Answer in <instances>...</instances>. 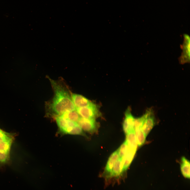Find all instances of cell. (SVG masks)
Instances as JSON below:
<instances>
[{
  "mask_svg": "<svg viewBox=\"0 0 190 190\" xmlns=\"http://www.w3.org/2000/svg\"><path fill=\"white\" fill-rule=\"evenodd\" d=\"M128 144L126 139L118 149L119 157L123 158L127 150Z\"/></svg>",
  "mask_w": 190,
  "mask_h": 190,
  "instance_id": "16",
  "label": "cell"
},
{
  "mask_svg": "<svg viewBox=\"0 0 190 190\" xmlns=\"http://www.w3.org/2000/svg\"><path fill=\"white\" fill-rule=\"evenodd\" d=\"M48 78L53 89L54 95L48 106V112L57 116L66 111L75 110L71 96L68 89L61 83Z\"/></svg>",
  "mask_w": 190,
  "mask_h": 190,
  "instance_id": "1",
  "label": "cell"
},
{
  "mask_svg": "<svg viewBox=\"0 0 190 190\" xmlns=\"http://www.w3.org/2000/svg\"><path fill=\"white\" fill-rule=\"evenodd\" d=\"M146 111L147 116L141 129L146 136L154 126L155 118L153 111L151 108L148 109Z\"/></svg>",
  "mask_w": 190,
  "mask_h": 190,
  "instance_id": "6",
  "label": "cell"
},
{
  "mask_svg": "<svg viewBox=\"0 0 190 190\" xmlns=\"http://www.w3.org/2000/svg\"><path fill=\"white\" fill-rule=\"evenodd\" d=\"M119 157L118 149L114 152L109 158L104 171L101 175L104 179L105 184L107 183L113 166Z\"/></svg>",
  "mask_w": 190,
  "mask_h": 190,
  "instance_id": "4",
  "label": "cell"
},
{
  "mask_svg": "<svg viewBox=\"0 0 190 190\" xmlns=\"http://www.w3.org/2000/svg\"><path fill=\"white\" fill-rule=\"evenodd\" d=\"M71 96L76 108L87 106L92 103L88 99L81 95L73 93Z\"/></svg>",
  "mask_w": 190,
  "mask_h": 190,
  "instance_id": "9",
  "label": "cell"
},
{
  "mask_svg": "<svg viewBox=\"0 0 190 190\" xmlns=\"http://www.w3.org/2000/svg\"><path fill=\"white\" fill-rule=\"evenodd\" d=\"M13 140L11 138L0 143V151L9 153Z\"/></svg>",
  "mask_w": 190,
  "mask_h": 190,
  "instance_id": "15",
  "label": "cell"
},
{
  "mask_svg": "<svg viewBox=\"0 0 190 190\" xmlns=\"http://www.w3.org/2000/svg\"><path fill=\"white\" fill-rule=\"evenodd\" d=\"M12 138H13L12 135L5 132L0 129V143Z\"/></svg>",
  "mask_w": 190,
  "mask_h": 190,
  "instance_id": "17",
  "label": "cell"
},
{
  "mask_svg": "<svg viewBox=\"0 0 190 190\" xmlns=\"http://www.w3.org/2000/svg\"><path fill=\"white\" fill-rule=\"evenodd\" d=\"M77 123L82 130L91 133L97 130V125L95 119H86L80 117Z\"/></svg>",
  "mask_w": 190,
  "mask_h": 190,
  "instance_id": "5",
  "label": "cell"
},
{
  "mask_svg": "<svg viewBox=\"0 0 190 190\" xmlns=\"http://www.w3.org/2000/svg\"><path fill=\"white\" fill-rule=\"evenodd\" d=\"M55 120L59 130L63 132L73 135L82 134V130L77 122L66 119L60 115L56 116Z\"/></svg>",
  "mask_w": 190,
  "mask_h": 190,
  "instance_id": "2",
  "label": "cell"
},
{
  "mask_svg": "<svg viewBox=\"0 0 190 190\" xmlns=\"http://www.w3.org/2000/svg\"><path fill=\"white\" fill-rule=\"evenodd\" d=\"M60 116L66 119L77 123L81 117L76 110L66 111Z\"/></svg>",
  "mask_w": 190,
  "mask_h": 190,
  "instance_id": "12",
  "label": "cell"
},
{
  "mask_svg": "<svg viewBox=\"0 0 190 190\" xmlns=\"http://www.w3.org/2000/svg\"><path fill=\"white\" fill-rule=\"evenodd\" d=\"M76 110L81 117L85 118L95 119L98 115L97 107L93 103L87 106L77 108Z\"/></svg>",
  "mask_w": 190,
  "mask_h": 190,
  "instance_id": "3",
  "label": "cell"
},
{
  "mask_svg": "<svg viewBox=\"0 0 190 190\" xmlns=\"http://www.w3.org/2000/svg\"><path fill=\"white\" fill-rule=\"evenodd\" d=\"M135 131L137 146H141L145 143L146 136L141 128H135Z\"/></svg>",
  "mask_w": 190,
  "mask_h": 190,
  "instance_id": "14",
  "label": "cell"
},
{
  "mask_svg": "<svg viewBox=\"0 0 190 190\" xmlns=\"http://www.w3.org/2000/svg\"><path fill=\"white\" fill-rule=\"evenodd\" d=\"M126 139L130 147L137 150V143L135 129L129 131L126 135Z\"/></svg>",
  "mask_w": 190,
  "mask_h": 190,
  "instance_id": "10",
  "label": "cell"
},
{
  "mask_svg": "<svg viewBox=\"0 0 190 190\" xmlns=\"http://www.w3.org/2000/svg\"><path fill=\"white\" fill-rule=\"evenodd\" d=\"M184 40L183 45V54L182 56V58H183L184 59L186 58V61H188L189 60L190 56V40L189 38L188 35H186L184 36Z\"/></svg>",
  "mask_w": 190,
  "mask_h": 190,
  "instance_id": "13",
  "label": "cell"
},
{
  "mask_svg": "<svg viewBox=\"0 0 190 190\" xmlns=\"http://www.w3.org/2000/svg\"><path fill=\"white\" fill-rule=\"evenodd\" d=\"M135 118L132 115L129 109L125 113V117L123 123L124 131L126 135L129 131L135 129Z\"/></svg>",
  "mask_w": 190,
  "mask_h": 190,
  "instance_id": "7",
  "label": "cell"
},
{
  "mask_svg": "<svg viewBox=\"0 0 190 190\" xmlns=\"http://www.w3.org/2000/svg\"><path fill=\"white\" fill-rule=\"evenodd\" d=\"M190 162L184 157L181 159L180 169L184 176L187 178L190 177Z\"/></svg>",
  "mask_w": 190,
  "mask_h": 190,
  "instance_id": "11",
  "label": "cell"
},
{
  "mask_svg": "<svg viewBox=\"0 0 190 190\" xmlns=\"http://www.w3.org/2000/svg\"><path fill=\"white\" fill-rule=\"evenodd\" d=\"M136 150H137L131 148L128 146L126 152L122 160V170L124 174L133 160Z\"/></svg>",
  "mask_w": 190,
  "mask_h": 190,
  "instance_id": "8",
  "label": "cell"
},
{
  "mask_svg": "<svg viewBox=\"0 0 190 190\" xmlns=\"http://www.w3.org/2000/svg\"><path fill=\"white\" fill-rule=\"evenodd\" d=\"M9 158V153L0 151V163L4 164L7 162Z\"/></svg>",
  "mask_w": 190,
  "mask_h": 190,
  "instance_id": "18",
  "label": "cell"
}]
</instances>
